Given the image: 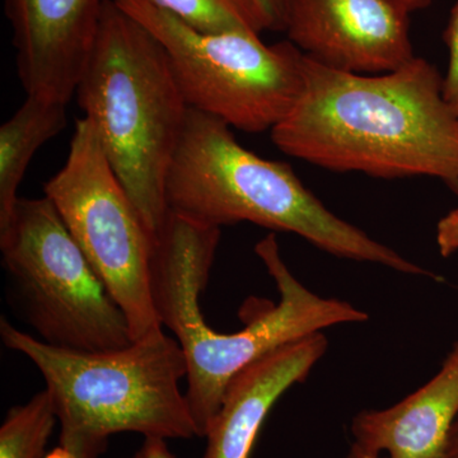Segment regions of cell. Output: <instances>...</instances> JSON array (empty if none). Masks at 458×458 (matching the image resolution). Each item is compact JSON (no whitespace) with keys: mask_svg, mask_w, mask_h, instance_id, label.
<instances>
[{"mask_svg":"<svg viewBox=\"0 0 458 458\" xmlns=\"http://www.w3.org/2000/svg\"><path fill=\"white\" fill-rule=\"evenodd\" d=\"M324 334L276 349L238 373L208 429L201 458H251L271 409L295 384H302L327 351Z\"/></svg>","mask_w":458,"mask_h":458,"instance_id":"obj_11","label":"cell"},{"mask_svg":"<svg viewBox=\"0 0 458 458\" xmlns=\"http://www.w3.org/2000/svg\"><path fill=\"white\" fill-rule=\"evenodd\" d=\"M56 423L47 388L23 405L12 406L0 427V458H44Z\"/></svg>","mask_w":458,"mask_h":458,"instance_id":"obj_14","label":"cell"},{"mask_svg":"<svg viewBox=\"0 0 458 458\" xmlns=\"http://www.w3.org/2000/svg\"><path fill=\"white\" fill-rule=\"evenodd\" d=\"M457 417L458 342L439 372L415 393L390 408L358 412L351 424L352 443L384 458H450Z\"/></svg>","mask_w":458,"mask_h":458,"instance_id":"obj_12","label":"cell"},{"mask_svg":"<svg viewBox=\"0 0 458 458\" xmlns=\"http://www.w3.org/2000/svg\"><path fill=\"white\" fill-rule=\"evenodd\" d=\"M131 458H176L168 448L167 441L161 438H144L140 450Z\"/></svg>","mask_w":458,"mask_h":458,"instance_id":"obj_19","label":"cell"},{"mask_svg":"<svg viewBox=\"0 0 458 458\" xmlns=\"http://www.w3.org/2000/svg\"><path fill=\"white\" fill-rule=\"evenodd\" d=\"M105 0H4L26 96L68 105L75 96Z\"/></svg>","mask_w":458,"mask_h":458,"instance_id":"obj_10","label":"cell"},{"mask_svg":"<svg viewBox=\"0 0 458 458\" xmlns=\"http://www.w3.org/2000/svg\"><path fill=\"white\" fill-rule=\"evenodd\" d=\"M183 23L207 33L270 31L255 0H147Z\"/></svg>","mask_w":458,"mask_h":458,"instance_id":"obj_15","label":"cell"},{"mask_svg":"<svg viewBox=\"0 0 458 458\" xmlns=\"http://www.w3.org/2000/svg\"><path fill=\"white\" fill-rule=\"evenodd\" d=\"M78 105L152 236L168 216L165 186L189 105L161 42L105 0Z\"/></svg>","mask_w":458,"mask_h":458,"instance_id":"obj_5","label":"cell"},{"mask_svg":"<svg viewBox=\"0 0 458 458\" xmlns=\"http://www.w3.org/2000/svg\"><path fill=\"white\" fill-rule=\"evenodd\" d=\"M390 2L399 5L400 8H403V11L408 12L410 14L412 12L421 11V9L429 7L433 0H390Z\"/></svg>","mask_w":458,"mask_h":458,"instance_id":"obj_20","label":"cell"},{"mask_svg":"<svg viewBox=\"0 0 458 458\" xmlns=\"http://www.w3.org/2000/svg\"><path fill=\"white\" fill-rule=\"evenodd\" d=\"M346 458H381V456L373 454V452L364 450L360 445L352 443L351 450H349L348 457Z\"/></svg>","mask_w":458,"mask_h":458,"instance_id":"obj_22","label":"cell"},{"mask_svg":"<svg viewBox=\"0 0 458 458\" xmlns=\"http://www.w3.org/2000/svg\"><path fill=\"white\" fill-rule=\"evenodd\" d=\"M445 40L450 51V63L447 74L443 78V92L448 104L458 113V0L452 9Z\"/></svg>","mask_w":458,"mask_h":458,"instance_id":"obj_16","label":"cell"},{"mask_svg":"<svg viewBox=\"0 0 458 458\" xmlns=\"http://www.w3.org/2000/svg\"><path fill=\"white\" fill-rule=\"evenodd\" d=\"M456 192L458 194V189ZM437 245L443 258H450L458 251V207L438 222Z\"/></svg>","mask_w":458,"mask_h":458,"instance_id":"obj_17","label":"cell"},{"mask_svg":"<svg viewBox=\"0 0 458 458\" xmlns=\"http://www.w3.org/2000/svg\"><path fill=\"white\" fill-rule=\"evenodd\" d=\"M267 18L270 31H283V9L285 0H255Z\"/></svg>","mask_w":458,"mask_h":458,"instance_id":"obj_18","label":"cell"},{"mask_svg":"<svg viewBox=\"0 0 458 458\" xmlns=\"http://www.w3.org/2000/svg\"><path fill=\"white\" fill-rule=\"evenodd\" d=\"M161 42L190 108L231 128L271 131L303 89V53L291 41L267 45L260 33H207L147 0H114Z\"/></svg>","mask_w":458,"mask_h":458,"instance_id":"obj_7","label":"cell"},{"mask_svg":"<svg viewBox=\"0 0 458 458\" xmlns=\"http://www.w3.org/2000/svg\"><path fill=\"white\" fill-rule=\"evenodd\" d=\"M68 105L26 96L0 128V228L16 207L18 189L33 156L68 125Z\"/></svg>","mask_w":458,"mask_h":458,"instance_id":"obj_13","label":"cell"},{"mask_svg":"<svg viewBox=\"0 0 458 458\" xmlns=\"http://www.w3.org/2000/svg\"><path fill=\"white\" fill-rule=\"evenodd\" d=\"M297 104L270 131L285 155L381 179L429 176L458 189V113L436 66L415 56L385 74H352L303 54Z\"/></svg>","mask_w":458,"mask_h":458,"instance_id":"obj_1","label":"cell"},{"mask_svg":"<svg viewBox=\"0 0 458 458\" xmlns=\"http://www.w3.org/2000/svg\"><path fill=\"white\" fill-rule=\"evenodd\" d=\"M168 212L203 227L249 222L289 232L337 258L442 280L369 237L313 195L293 168L255 155L231 126L189 108L165 186Z\"/></svg>","mask_w":458,"mask_h":458,"instance_id":"obj_3","label":"cell"},{"mask_svg":"<svg viewBox=\"0 0 458 458\" xmlns=\"http://www.w3.org/2000/svg\"><path fill=\"white\" fill-rule=\"evenodd\" d=\"M4 346L40 370L60 424V450L71 458H99L111 437H198L185 393V354L164 328L122 349L78 352L56 348L0 319Z\"/></svg>","mask_w":458,"mask_h":458,"instance_id":"obj_4","label":"cell"},{"mask_svg":"<svg viewBox=\"0 0 458 458\" xmlns=\"http://www.w3.org/2000/svg\"><path fill=\"white\" fill-rule=\"evenodd\" d=\"M44 190L108 294L122 309L132 342L164 327L153 300L156 238L87 117L75 122L64 167L45 183Z\"/></svg>","mask_w":458,"mask_h":458,"instance_id":"obj_8","label":"cell"},{"mask_svg":"<svg viewBox=\"0 0 458 458\" xmlns=\"http://www.w3.org/2000/svg\"><path fill=\"white\" fill-rule=\"evenodd\" d=\"M221 228L203 227L168 213L157 238L152 289L162 327L185 354V396L199 438H205L232 379L256 360L325 328L355 324L369 315L352 303L313 293L286 267L276 234L262 238L256 255L279 292L271 304L237 333L221 334L205 321L200 294L209 282Z\"/></svg>","mask_w":458,"mask_h":458,"instance_id":"obj_2","label":"cell"},{"mask_svg":"<svg viewBox=\"0 0 458 458\" xmlns=\"http://www.w3.org/2000/svg\"><path fill=\"white\" fill-rule=\"evenodd\" d=\"M409 16L390 0H285L283 32L318 64L385 74L415 57Z\"/></svg>","mask_w":458,"mask_h":458,"instance_id":"obj_9","label":"cell"},{"mask_svg":"<svg viewBox=\"0 0 458 458\" xmlns=\"http://www.w3.org/2000/svg\"><path fill=\"white\" fill-rule=\"evenodd\" d=\"M0 251L18 311L41 342L78 352L131 345L125 315L49 199H18Z\"/></svg>","mask_w":458,"mask_h":458,"instance_id":"obj_6","label":"cell"},{"mask_svg":"<svg viewBox=\"0 0 458 458\" xmlns=\"http://www.w3.org/2000/svg\"><path fill=\"white\" fill-rule=\"evenodd\" d=\"M448 456L450 458H458V417L454 421V428L450 436V445H448Z\"/></svg>","mask_w":458,"mask_h":458,"instance_id":"obj_21","label":"cell"}]
</instances>
